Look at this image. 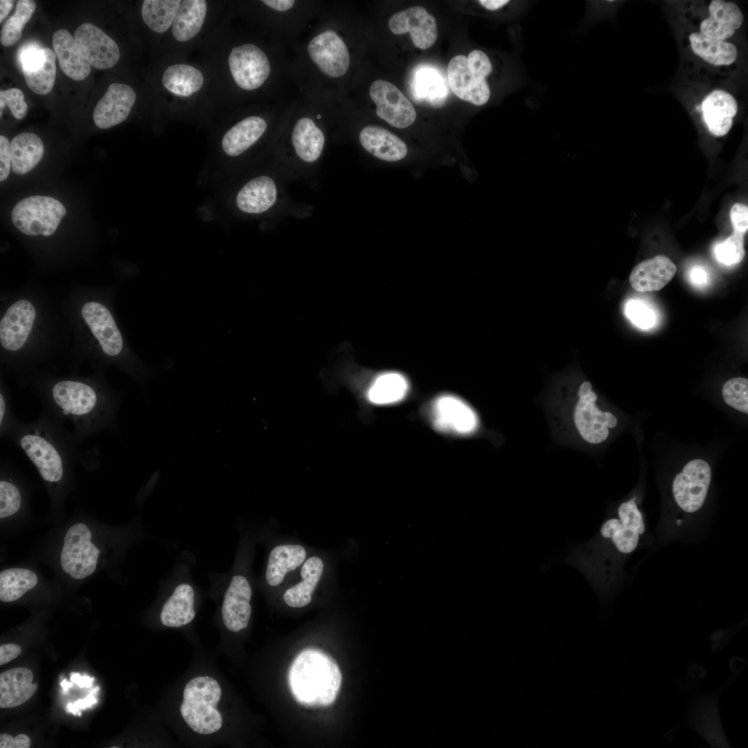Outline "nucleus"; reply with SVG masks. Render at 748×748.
Wrapping results in <instances>:
<instances>
[{
  "label": "nucleus",
  "mask_w": 748,
  "mask_h": 748,
  "mask_svg": "<svg viewBox=\"0 0 748 748\" xmlns=\"http://www.w3.org/2000/svg\"><path fill=\"white\" fill-rule=\"evenodd\" d=\"M691 278L695 284L702 285L706 282L707 274L702 268L695 267L691 270Z\"/></svg>",
  "instance_id": "nucleus-56"
},
{
  "label": "nucleus",
  "mask_w": 748,
  "mask_h": 748,
  "mask_svg": "<svg viewBox=\"0 0 748 748\" xmlns=\"http://www.w3.org/2000/svg\"><path fill=\"white\" fill-rule=\"evenodd\" d=\"M684 42L693 55L713 69L727 70L736 63L737 48L729 41L711 39L690 29L684 34Z\"/></svg>",
  "instance_id": "nucleus-23"
},
{
  "label": "nucleus",
  "mask_w": 748,
  "mask_h": 748,
  "mask_svg": "<svg viewBox=\"0 0 748 748\" xmlns=\"http://www.w3.org/2000/svg\"><path fill=\"white\" fill-rule=\"evenodd\" d=\"M73 37L78 48L92 66L98 69H110L119 60L117 44L95 25L90 23L80 25Z\"/></svg>",
  "instance_id": "nucleus-19"
},
{
  "label": "nucleus",
  "mask_w": 748,
  "mask_h": 748,
  "mask_svg": "<svg viewBox=\"0 0 748 748\" xmlns=\"http://www.w3.org/2000/svg\"><path fill=\"white\" fill-rule=\"evenodd\" d=\"M70 679L73 683L76 684L80 688H89L91 686L94 678L87 675L81 676L78 673H72L70 676Z\"/></svg>",
  "instance_id": "nucleus-55"
},
{
  "label": "nucleus",
  "mask_w": 748,
  "mask_h": 748,
  "mask_svg": "<svg viewBox=\"0 0 748 748\" xmlns=\"http://www.w3.org/2000/svg\"><path fill=\"white\" fill-rule=\"evenodd\" d=\"M744 235L733 233L726 240L718 243L715 248V256L719 262L726 265L740 263L744 258Z\"/></svg>",
  "instance_id": "nucleus-44"
},
{
  "label": "nucleus",
  "mask_w": 748,
  "mask_h": 748,
  "mask_svg": "<svg viewBox=\"0 0 748 748\" xmlns=\"http://www.w3.org/2000/svg\"><path fill=\"white\" fill-rule=\"evenodd\" d=\"M706 16H693L692 24L695 30L704 36L720 41H728L739 29L744 21V15L740 7L732 1L712 0L703 8Z\"/></svg>",
  "instance_id": "nucleus-16"
},
{
  "label": "nucleus",
  "mask_w": 748,
  "mask_h": 748,
  "mask_svg": "<svg viewBox=\"0 0 748 748\" xmlns=\"http://www.w3.org/2000/svg\"><path fill=\"white\" fill-rule=\"evenodd\" d=\"M21 652V648L12 643L0 646V665L6 664L17 658Z\"/></svg>",
  "instance_id": "nucleus-52"
},
{
  "label": "nucleus",
  "mask_w": 748,
  "mask_h": 748,
  "mask_svg": "<svg viewBox=\"0 0 748 748\" xmlns=\"http://www.w3.org/2000/svg\"><path fill=\"white\" fill-rule=\"evenodd\" d=\"M36 573L28 569L10 568L0 573V600L12 602L21 598L37 583Z\"/></svg>",
  "instance_id": "nucleus-40"
},
{
  "label": "nucleus",
  "mask_w": 748,
  "mask_h": 748,
  "mask_svg": "<svg viewBox=\"0 0 748 748\" xmlns=\"http://www.w3.org/2000/svg\"><path fill=\"white\" fill-rule=\"evenodd\" d=\"M206 11L204 0L181 1L172 25L174 37L187 42L196 36L204 24Z\"/></svg>",
  "instance_id": "nucleus-37"
},
{
  "label": "nucleus",
  "mask_w": 748,
  "mask_h": 748,
  "mask_svg": "<svg viewBox=\"0 0 748 748\" xmlns=\"http://www.w3.org/2000/svg\"><path fill=\"white\" fill-rule=\"evenodd\" d=\"M15 1L12 0H1L0 1V22L6 17L10 10L14 5Z\"/></svg>",
  "instance_id": "nucleus-58"
},
{
  "label": "nucleus",
  "mask_w": 748,
  "mask_h": 748,
  "mask_svg": "<svg viewBox=\"0 0 748 748\" xmlns=\"http://www.w3.org/2000/svg\"><path fill=\"white\" fill-rule=\"evenodd\" d=\"M702 119L708 130L715 136H723L731 130L738 105L729 91L716 89L708 93L700 104Z\"/></svg>",
  "instance_id": "nucleus-24"
},
{
  "label": "nucleus",
  "mask_w": 748,
  "mask_h": 748,
  "mask_svg": "<svg viewBox=\"0 0 748 748\" xmlns=\"http://www.w3.org/2000/svg\"><path fill=\"white\" fill-rule=\"evenodd\" d=\"M99 688L96 687L91 691L90 694L84 699L78 700L74 703H69L66 705V710L68 713H71L75 715L80 716V709H84L90 707L92 705L96 704L97 700L93 696V694L98 691Z\"/></svg>",
  "instance_id": "nucleus-51"
},
{
  "label": "nucleus",
  "mask_w": 748,
  "mask_h": 748,
  "mask_svg": "<svg viewBox=\"0 0 748 748\" xmlns=\"http://www.w3.org/2000/svg\"><path fill=\"white\" fill-rule=\"evenodd\" d=\"M492 70L489 57L481 50H473L467 56L457 55L447 65L449 87L458 98L482 106L490 97L487 78Z\"/></svg>",
  "instance_id": "nucleus-6"
},
{
  "label": "nucleus",
  "mask_w": 748,
  "mask_h": 748,
  "mask_svg": "<svg viewBox=\"0 0 748 748\" xmlns=\"http://www.w3.org/2000/svg\"><path fill=\"white\" fill-rule=\"evenodd\" d=\"M308 52L319 69L332 78L344 75L350 66V55L346 44L331 30L314 37L308 45Z\"/></svg>",
  "instance_id": "nucleus-20"
},
{
  "label": "nucleus",
  "mask_w": 748,
  "mask_h": 748,
  "mask_svg": "<svg viewBox=\"0 0 748 748\" xmlns=\"http://www.w3.org/2000/svg\"><path fill=\"white\" fill-rule=\"evenodd\" d=\"M325 563L322 558L312 555L307 558L300 569V580L287 588L283 595L284 603L293 608L308 605L322 578Z\"/></svg>",
  "instance_id": "nucleus-30"
},
{
  "label": "nucleus",
  "mask_w": 748,
  "mask_h": 748,
  "mask_svg": "<svg viewBox=\"0 0 748 748\" xmlns=\"http://www.w3.org/2000/svg\"><path fill=\"white\" fill-rule=\"evenodd\" d=\"M18 57L28 88L39 95L49 93L56 76L55 52L37 43L28 42L20 48Z\"/></svg>",
  "instance_id": "nucleus-13"
},
{
  "label": "nucleus",
  "mask_w": 748,
  "mask_h": 748,
  "mask_svg": "<svg viewBox=\"0 0 748 748\" xmlns=\"http://www.w3.org/2000/svg\"><path fill=\"white\" fill-rule=\"evenodd\" d=\"M409 384L402 374L389 372L377 377L368 391V398L375 404H392L400 402L407 395Z\"/></svg>",
  "instance_id": "nucleus-38"
},
{
  "label": "nucleus",
  "mask_w": 748,
  "mask_h": 748,
  "mask_svg": "<svg viewBox=\"0 0 748 748\" xmlns=\"http://www.w3.org/2000/svg\"><path fill=\"white\" fill-rule=\"evenodd\" d=\"M199 596L194 586L181 582L169 592L159 612V624L164 629L179 631L193 647L202 644L192 630L197 614Z\"/></svg>",
  "instance_id": "nucleus-8"
},
{
  "label": "nucleus",
  "mask_w": 748,
  "mask_h": 748,
  "mask_svg": "<svg viewBox=\"0 0 748 748\" xmlns=\"http://www.w3.org/2000/svg\"><path fill=\"white\" fill-rule=\"evenodd\" d=\"M485 9L490 11H496L507 6L510 1L508 0H479L477 1Z\"/></svg>",
  "instance_id": "nucleus-54"
},
{
  "label": "nucleus",
  "mask_w": 748,
  "mask_h": 748,
  "mask_svg": "<svg viewBox=\"0 0 748 748\" xmlns=\"http://www.w3.org/2000/svg\"><path fill=\"white\" fill-rule=\"evenodd\" d=\"M266 128L263 118L255 116L245 118L226 132L222 139V148L229 156H238L253 145Z\"/></svg>",
  "instance_id": "nucleus-34"
},
{
  "label": "nucleus",
  "mask_w": 748,
  "mask_h": 748,
  "mask_svg": "<svg viewBox=\"0 0 748 748\" xmlns=\"http://www.w3.org/2000/svg\"><path fill=\"white\" fill-rule=\"evenodd\" d=\"M162 82L170 92L180 96H189L202 88L204 77L199 70L190 65L177 64L167 68Z\"/></svg>",
  "instance_id": "nucleus-39"
},
{
  "label": "nucleus",
  "mask_w": 748,
  "mask_h": 748,
  "mask_svg": "<svg viewBox=\"0 0 748 748\" xmlns=\"http://www.w3.org/2000/svg\"><path fill=\"white\" fill-rule=\"evenodd\" d=\"M41 139L32 132H23L10 142L11 167L17 175H24L33 170L44 154Z\"/></svg>",
  "instance_id": "nucleus-35"
},
{
  "label": "nucleus",
  "mask_w": 748,
  "mask_h": 748,
  "mask_svg": "<svg viewBox=\"0 0 748 748\" xmlns=\"http://www.w3.org/2000/svg\"><path fill=\"white\" fill-rule=\"evenodd\" d=\"M72 683H73L72 682H67L66 679H63L62 681L60 682V684L62 686V691H63V692L64 693H66V692L68 691V688L72 687V686H73Z\"/></svg>",
  "instance_id": "nucleus-59"
},
{
  "label": "nucleus",
  "mask_w": 748,
  "mask_h": 748,
  "mask_svg": "<svg viewBox=\"0 0 748 748\" xmlns=\"http://www.w3.org/2000/svg\"><path fill=\"white\" fill-rule=\"evenodd\" d=\"M6 438L24 452L52 491L66 484L82 443L64 422L42 411L33 421H19Z\"/></svg>",
  "instance_id": "nucleus-3"
},
{
  "label": "nucleus",
  "mask_w": 748,
  "mask_h": 748,
  "mask_svg": "<svg viewBox=\"0 0 748 748\" xmlns=\"http://www.w3.org/2000/svg\"><path fill=\"white\" fill-rule=\"evenodd\" d=\"M20 420L16 417L12 408V404L7 393L1 389L0 391V437L6 438L10 432Z\"/></svg>",
  "instance_id": "nucleus-48"
},
{
  "label": "nucleus",
  "mask_w": 748,
  "mask_h": 748,
  "mask_svg": "<svg viewBox=\"0 0 748 748\" xmlns=\"http://www.w3.org/2000/svg\"><path fill=\"white\" fill-rule=\"evenodd\" d=\"M306 559L307 551L302 545L285 544L274 546L267 559L266 583L271 587L280 585L287 575L301 567Z\"/></svg>",
  "instance_id": "nucleus-29"
},
{
  "label": "nucleus",
  "mask_w": 748,
  "mask_h": 748,
  "mask_svg": "<svg viewBox=\"0 0 748 748\" xmlns=\"http://www.w3.org/2000/svg\"><path fill=\"white\" fill-rule=\"evenodd\" d=\"M252 595L249 580L240 573L232 576L223 593L217 618L220 633L217 652L231 659L235 657L238 637L250 623Z\"/></svg>",
  "instance_id": "nucleus-5"
},
{
  "label": "nucleus",
  "mask_w": 748,
  "mask_h": 748,
  "mask_svg": "<svg viewBox=\"0 0 748 748\" xmlns=\"http://www.w3.org/2000/svg\"><path fill=\"white\" fill-rule=\"evenodd\" d=\"M0 181H4L8 176L11 166L10 143L8 139L0 136Z\"/></svg>",
  "instance_id": "nucleus-50"
},
{
  "label": "nucleus",
  "mask_w": 748,
  "mask_h": 748,
  "mask_svg": "<svg viewBox=\"0 0 748 748\" xmlns=\"http://www.w3.org/2000/svg\"><path fill=\"white\" fill-rule=\"evenodd\" d=\"M578 401L573 413L576 427L587 442L598 444L607 439L609 428L614 427L617 419L609 412H602L596 406V394L589 382H583L578 390Z\"/></svg>",
  "instance_id": "nucleus-10"
},
{
  "label": "nucleus",
  "mask_w": 748,
  "mask_h": 748,
  "mask_svg": "<svg viewBox=\"0 0 748 748\" xmlns=\"http://www.w3.org/2000/svg\"><path fill=\"white\" fill-rule=\"evenodd\" d=\"M267 6L278 11H287L294 4L292 0H263L262 1Z\"/></svg>",
  "instance_id": "nucleus-53"
},
{
  "label": "nucleus",
  "mask_w": 748,
  "mask_h": 748,
  "mask_svg": "<svg viewBox=\"0 0 748 748\" xmlns=\"http://www.w3.org/2000/svg\"><path fill=\"white\" fill-rule=\"evenodd\" d=\"M388 25L393 34L410 33L413 45L421 50L431 47L438 38L435 17L421 6H413L393 15Z\"/></svg>",
  "instance_id": "nucleus-21"
},
{
  "label": "nucleus",
  "mask_w": 748,
  "mask_h": 748,
  "mask_svg": "<svg viewBox=\"0 0 748 748\" xmlns=\"http://www.w3.org/2000/svg\"><path fill=\"white\" fill-rule=\"evenodd\" d=\"M711 480V469L702 459L686 463L675 477L673 493L677 504L685 512L695 513L704 503Z\"/></svg>",
  "instance_id": "nucleus-11"
},
{
  "label": "nucleus",
  "mask_w": 748,
  "mask_h": 748,
  "mask_svg": "<svg viewBox=\"0 0 748 748\" xmlns=\"http://www.w3.org/2000/svg\"><path fill=\"white\" fill-rule=\"evenodd\" d=\"M8 460L1 461L0 518L11 517L21 509L24 497L21 488L12 474Z\"/></svg>",
  "instance_id": "nucleus-42"
},
{
  "label": "nucleus",
  "mask_w": 748,
  "mask_h": 748,
  "mask_svg": "<svg viewBox=\"0 0 748 748\" xmlns=\"http://www.w3.org/2000/svg\"><path fill=\"white\" fill-rule=\"evenodd\" d=\"M618 518H610L602 525L600 533L603 538L609 540L616 549L622 554L633 552L639 536L645 530L643 516L638 509L635 497L622 503L618 508Z\"/></svg>",
  "instance_id": "nucleus-12"
},
{
  "label": "nucleus",
  "mask_w": 748,
  "mask_h": 748,
  "mask_svg": "<svg viewBox=\"0 0 748 748\" xmlns=\"http://www.w3.org/2000/svg\"><path fill=\"white\" fill-rule=\"evenodd\" d=\"M370 96L377 115L391 126L404 130L412 125L417 114L412 103L393 84L376 80L371 84Z\"/></svg>",
  "instance_id": "nucleus-14"
},
{
  "label": "nucleus",
  "mask_w": 748,
  "mask_h": 748,
  "mask_svg": "<svg viewBox=\"0 0 748 748\" xmlns=\"http://www.w3.org/2000/svg\"><path fill=\"white\" fill-rule=\"evenodd\" d=\"M189 666L169 684L161 701V719L179 741L190 747L234 745L238 700L220 668L216 654L193 647Z\"/></svg>",
  "instance_id": "nucleus-1"
},
{
  "label": "nucleus",
  "mask_w": 748,
  "mask_h": 748,
  "mask_svg": "<svg viewBox=\"0 0 748 748\" xmlns=\"http://www.w3.org/2000/svg\"><path fill=\"white\" fill-rule=\"evenodd\" d=\"M720 690L694 696L684 724L701 735L713 747H728L729 744L724 733L718 713V697Z\"/></svg>",
  "instance_id": "nucleus-17"
},
{
  "label": "nucleus",
  "mask_w": 748,
  "mask_h": 748,
  "mask_svg": "<svg viewBox=\"0 0 748 748\" xmlns=\"http://www.w3.org/2000/svg\"><path fill=\"white\" fill-rule=\"evenodd\" d=\"M730 217L735 232L745 234L748 229V207L741 203L733 205Z\"/></svg>",
  "instance_id": "nucleus-49"
},
{
  "label": "nucleus",
  "mask_w": 748,
  "mask_h": 748,
  "mask_svg": "<svg viewBox=\"0 0 748 748\" xmlns=\"http://www.w3.org/2000/svg\"><path fill=\"white\" fill-rule=\"evenodd\" d=\"M35 310L27 300L13 303L0 322L1 346L9 351H17L25 344L33 326Z\"/></svg>",
  "instance_id": "nucleus-25"
},
{
  "label": "nucleus",
  "mask_w": 748,
  "mask_h": 748,
  "mask_svg": "<svg viewBox=\"0 0 748 748\" xmlns=\"http://www.w3.org/2000/svg\"><path fill=\"white\" fill-rule=\"evenodd\" d=\"M180 3L179 0H144L142 18L152 30L164 33L172 25Z\"/></svg>",
  "instance_id": "nucleus-41"
},
{
  "label": "nucleus",
  "mask_w": 748,
  "mask_h": 748,
  "mask_svg": "<svg viewBox=\"0 0 748 748\" xmlns=\"http://www.w3.org/2000/svg\"><path fill=\"white\" fill-rule=\"evenodd\" d=\"M359 140L365 150L386 162L405 161L409 153V147L403 139L381 126H365L359 132Z\"/></svg>",
  "instance_id": "nucleus-27"
},
{
  "label": "nucleus",
  "mask_w": 748,
  "mask_h": 748,
  "mask_svg": "<svg viewBox=\"0 0 748 748\" xmlns=\"http://www.w3.org/2000/svg\"><path fill=\"white\" fill-rule=\"evenodd\" d=\"M8 106L13 116L19 120L23 119L27 113L28 105L24 100L22 91L18 88H10L0 91V116L3 109Z\"/></svg>",
  "instance_id": "nucleus-46"
},
{
  "label": "nucleus",
  "mask_w": 748,
  "mask_h": 748,
  "mask_svg": "<svg viewBox=\"0 0 748 748\" xmlns=\"http://www.w3.org/2000/svg\"><path fill=\"white\" fill-rule=\"evenodd\" d=\"M676 265L667 256L658 255L638 264L630 276V283L637 292L658 291L673 278Z\"/></svg>",
  "instance_id": "nucleus-28"
},
{
  "label": "nucleus",
  "mask_w": 748,
  "mask_h": 748,
  "mask_svg": "<svg viewBox=\"0 0 748 748\" xmlns=\"http://www.w3.org/2000/svg\"><path fill=\"white\" fill-rule=\"evenodd\" d=\"M35 8L34 1H17L14 15L7 19L1 30L0 41L3 46H11L19 39L25 24L30 19Z\"/></svg>",
  "instance_id": "nucleus-43"
},
{
  "label": "nucleus",
  "mask_w": 748,
  "mask_h": 748,
  "mask_svg": "<svg viewBox=\"0 0 748 748\" xmlns=\"http://www.w3.org/2000/svg\"><path fill=\"white\" fill-rule=\"evenodd\" d=\"M33 680V673L26 668H15L1 673L0 707H16L28 701L38 687Z\"/></svg>",
  "instance_id": "nucleus-31"
},
{
  "label": "nucleus",
  "mask_w": 748,
  "mask_h": 748,
  "mask_svg": "<svg viewBox=\"0 0 748 748\" xmlns=\"http://www.w3.org/2000/svg\"><path fill=\"white\" fill-rule=\"evenodd\" d=\"M92 534L84 523H77L66 531L60 554L62 570L77 580L91 576L96 569L100 551L93 543Z\"/></svg>",
  "instance_id": "nucleus-9"
},
{
  "label": "nucleus",
  "mask_w": 748,
  "mask_h": 748,
  "mask_svg": "<svg viewBox=\"0 0 748 748\" xmlns=\"http://www.w3.org/2000/svg\"><path fill=\"white\" fill-rule=\"evenodd\" d=\"M82 316L105 354L118 356L123 349V338L108 309L97 302H89L82 308Z\"/></svg>",
  "instance_id": "nucleus-26"
},
{
  "label": "nucleus",
  "mask_w": 748,
  "mask_h": 748,
  "mask_svg": "<svg viewBox=\"0 0 748 748\" xmlns=\"http://www.w3.org/2000/svg\"><path fill=\"white\" fill-rule=\"evenodd\" d=\"M430 417L434 427L439 431L454 435H467L478 426L474 410L462 399L444 394L431 404Z\"/></svg>",
  "instance_id": "nucleus-15"
},
{
  "label": "nucleus",
  "mask_w": 748,
  "mask_h": 748,
  "mask_svg": "<svg viewBox=\"0 0 748 748\" xmlns=\"http://www.w3.org/2000/svg\"><path fill=\"white\" fill-rule=\"evenodd\" d=\"M724 402L733 409L748 413V380L733 377L727 381L722 387Z\"/></svg>",
  "instance_id": "nucleus-45"
},
{
  "label": "nucleus",
  "mask_w": 748,
  "mask_h": 748,
  "mask_svg": "<svg viewBox=\"0 0 748 748\" xmlns=\"http://www.w3.org/2000/svg\"><path fill=\"white\" fill-rule=\"evenodd\" d=\"M91 382L63 379L39 391L42 411L71 422L82 442L103 430L118 431L120 395Z\"/></svg>",
  "instance_id": "nucleus-2"
},
{
  "label": "nucleus",
  "mask_w": 748,
  "mask_h": 748,
  "mask_svg": "<svg viewBox=\"0 0 748 748\" xmlns=\"http://www.w3.org/2000/svg\"><path fill=\"white\" fill-rule=\"evenodd\" d=\"M228 62L235 82L244 90L260 87L270 73V64L267 55L252 44L233 48Z\"/></svg>",
  "instance_id": "nucleus-18"
},
{
  "label": "nucleus",
  "mask_w": 748,
  "mask_h": 748,
  "mask_svg": "<svg viewBox=\"0 0 748 748\" xmlns=\"http://www.w3.org/2000/svg\"><path fill=\"white\" fill-rule=\"evenodd\" d=\"M64 206L57 199L46 196H31L21 199L13 208L15 226L28 235H52L66 215Z\"/></svg>",
  "instance_id": "nucleus-7"
},
{
  "label": "nucleus",
  "mask_w": 748,
  "mask_h": 748,
  "mask_svg": "<svg viewBox=\"0 0 748 748\" xmlns=\"http://www.w3.org/2000/svg\"><path fill=\"white\" fill-rule=\"evenodd\" d=\"M625 313L634 325L642 329H648L655 323L653 311L644 303L637 300H631L626 304Z\"/></svg>",
  "instance_id": "nucleus-47"
},
{
  "label": "nucleus",
  "mask_w": 748,
  "mask_h": 748,
  "mask_svg": "<svg viewBox=\"0 0 748 748\" xmlns=\"http://www.w3.org/2000/svg\"><path fill=\"white\" fill-rule=\"evenodd\" d=\"M135 101L136 93L129 85L111 84L93 109L96 125L107 129L121 123L127 118Z\"/></svg>",
  "instance_id": "nucleus-22"
},
{
  "label": "nucleus",
  "mask_w": 748,
  "mask_h": 748,
  "mask_svg": "<svg viewBox=\"0 0 748 748\" xmlns=\"http://www.w3.org/2000/svg\"><path fill=\"white\" fill-rule=\"evenodd\" d=\"M288 679L299 703L323 706L335 702L341 686V674L332 657L320 650L308 648L294 660Z\"/></svg>",
  "instance_id": "nucleus-4"
},
{
  "label": "nucleus",
  "mask_w": 748,
  "mask_h": 748,
  "mask_svg": "<svg viewBox=\"0 0 748 748\" xmlns=\"http://www.w3.org/2000/svg\"><path fill=\"white\" fill-rule=\"evenodd\" d=\"M277 190L274 180L268 176L258 177L246 184L236 197L238 207L247 213H261L276 201Z\"/></svg>",
  "instance_id": "nucleus-33"
},
{
  "label": "nucleus",
  "mask_w": 748,
  "mask_h": 748,
  "mask_svg": "<svg viewBox=\"0 0 748 748\" xmlns=\"http://www.w3.org/2000/svg\"><path fill=\"white\" fill-rule=\"evenodd\" d=\"M54 52L64 73L73 80H82L91 71V65L78 48L74 37L65 29L56 30L52 38Z\"/></svg>",
  "instance_id": "nucleus-32"
},
{
  "label": "nucleus",
  "mask_w": 748,
  "mask_h": 748,
  "mask_svg": "<svg viewBox=\"0 0 748 748\" xmlns=\"http://www.w3.org/2000/svg\"><path fill=\"white\" fill-rule=\"evenodd\" d=\"M30 739L26 734H19L13 738L12 748H28L30 747Z\"/></svg>",
  "instance_id": "nucleus-57"
},
{
  "label": "nucleus",
  "mask_w": 748,
  "mask_h": 748,
  "mask_svg": "<svg viewBox=\"0 0 748 748\" xmlns=\"http://www.w3.org/2000/svg\"><path fill=\"white\" fill-rule=\"evenodd\" d=\"M292 141L299 157L306 162H314L321 156L325 143L323 132L314 122L304 117L297 121L292 134Z\"/></svg>",
  "instance_id": "nucleus-36"
}]
</instances>
